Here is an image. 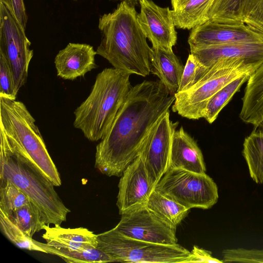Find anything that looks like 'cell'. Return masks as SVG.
<instances>
[{"instance_id": "27", "label": "cell", "mask_w": 263, "mask_h": 263, "mask_svg": "<svg viewBox=\"0 0 263 263\" xmlns=\"http://www.w3.org/2000/svg\"><path fill=\"white\" fill-rule=\"evenodd\" d=\"M6 215L30 238H32L35 233L43 230L46 224L40 212L31 202Z\"/></svg>"}, {"instance_id": "21", "label": "cell", "mask_w": 263, "mask_h": 263, "mask_svg": "<svg viewBox=\"0 0 263 263\" xmlns=\"http://www.w3.org/2000/svg\"><path fill=\"white\" fill-rule=\"evenodd\" d=\"M242 155L251 178L256 183H263V122L245 138Z\"/></svg>"}, {"instance_id": "26", "label": "cell", "mask_w": 263, "mask_h": 263, "mask_svg": "<svg viewBox=\"0 0 263 263\" xmlns=\"http://www.w3.org/2000/svg\"><path fill=\"white\" fill-rule=\"evenodd\" d=\"M251 74L238 78L222 88L209 100L205 107L203 118L211 124L217 118L222 108L228 103L241 85L248 81Z\"/></svg>"}, {"instance_id": "36", "label": "cell", "mask_w": 263, "mask_h": 263, "mask_svg": "<svg viewBox=\"0 0 263 263\" xmlns=\"http://www.w3.org/2000/svg\"><path fill=\"white\" fill-rule=\"evenodd\" d=\"M114 1H120L121 2H122V1H127L128 2H130V3L133 4L135 5H137L138 4H139V2L141 0H114Z\"/></svg>"}, {"instance_id": "28", "label": "cell", "mask_w": 263, "mask_h": 263, "mask_svg": "<svg viewBox=\"0 0 263 263\" xmlns=\"http://www.w3.org/2000/svg\"><path fill=\"white\" fill-rule=\"evenodd\" d=\"M51 254L61 257L67 262L71 263L117 262L115 258L98 247L72 251L58 250L52 247Z\"/></svg>"}, {"instance_id": "2", "label": "cell", "mask_w": 263, "mask_h": 263, "mask_svg": "<svg viewBox=\"0 0 263 263\" xmlns=\"http://www.w3.org/2000/svg\"><path fill=\"white\" fill-rule=\"evenodd\" d=\"M135 5L121 2L99 18L101 39L96 52L114 68L145 77L151 73V48L137 20Z\"/></svg>"}, {"instance_id": "10", "label": "cell", "mask_w": 263, "mask_h": 263, "mask_svg": "<svg viewBox=\"0 0 263 263\" xmlns=\"http://www.w3.org/2000/svg\"><path fill=\"white\" fill-rule=\"evenodd\" d=\"M121 216L114 229L125 236L154 243L178 244L176 227L161 218L146 205Z\"/></svg>"}, {"instance_id": "16", "label": "cell", "mask_w": 263, "mask_h": 263, "mask_svg": "<svg viewBox=\"0 0 263 263\" xmlns=\"http://www.w3.org/2000/svg\"><path fill=\"white\" fill-rule=\"evenodd\" d=\"M93 47L81 43H69L59 51L54 58L57 76L67 80H74L84 77L97 68Z\"/></svg>"}, {"instance_id": "25", "label": "cell", "mask_w": 263, "mask_h": 263, "mask_svg": "<svg viewBox=\"0 0 263 263\" xmlns=\"http://www.w3.org/2000/svg\"><path fill=\"white\" fill-rule=\"evenodd\" d=\"M245 0H214L208 12V21L223 24L243 23Z\"/></svg>"}, {"instance_id": "37", "label": "cell", "mask_w": 263, "mask_h": 263, "mask_svg": "<svg viewBox=\"0 0 263 263\" xmlns=\"http://www.w3.org/2000/svg\"><path fill=\"white\" fill-rule=\"evenodd\" d=\"M74 1H78V0H74Z\"/></svg>"}, {"instance_id": "20", "label": "cell", "mask_w": 263, "mask_h": 263, "mask_svg": "<svg viewBox=\"0 0 263 263\" xmlns=\"http://www.w3.org/2000/svg\"><path fill=\"white\" fill-rule=\"evenodd\" d=\"M242 100L240 118L257 127L263 122V63L249 77Z\"/></svg>"}, {"instance_id": "15", "label": "cell", "mask_w": 263, "mask_h": 263, "mask_svg": "<svg viewBox=\"0 0 263 263\" xmlns=\"http://www.w3.org/2000/svg\"><path fill=\"white\" fill-rule=\"evenodd\" d=\"M191 53L207 68L224 62L258 68L263 63V41L208 46L192 50Z\"/></svg>"}, {"instance_id": "19", "label": "cell", "mask_w": 263, "mask_h": 263, "mask_svg": "<svg viewBox=\"0 0 263 263\" xmlns=\"http://www.w3.org/2000/svg\"><path fill=\"white\" fill-rule=\"evenodd\" d=\"M151 73L156 76L171 95L177 92L184 67L173 50L151 48Z\"/></svg>"}, {"instance_id": "23", "label": "cell", "mask_w": 263, "mask_h": 263, "mask_svg": "<svg viewBox=\"0 0 263 263\" xmlns=\"http://www.w3.org/2000/svg\"><path fill=\"white\" fill-rule=\"evenodd\" d=\"M146 206L161 218L177 227L190 209L154 190Z\"/></svg>"}, {"instance_id": "3", "label": "cell", "mask_w": 263, "mask_h": 263, "mask_svg": "<svg viewBox=\"0 0 263 263\" xmlns=\"http://www.w3.org/2000/svg\"><path fill=\"white\" fill-rule=\"evenodd\" d=\"M131 74L107 68L97 75L89 95L74 111L73 126L88 140H101L108 132L132 87Z\"/></svg>"}, {"instance_id": "5", "label": "cell", "mask_w": 263, "mask_h": 263, "mask_svg": "<svg viewBox=\"0 0 263 263\" xmlns=\"http://www.w3.org/2000/svg\"><path fill=\"white\" fill-rule=\"evenodd\" d=\"M0 129L14 151L31 162L55 186L62 181L35 120L22 102L0 97Z\"/></svg>"}, {"instance_id": "6", "label": "cell", "mask_w": 263, "mask_h": 263, "mask_svg": "<svg viewBox=\"0 0 263 263\" xmlns=\"http://www.w3.org/2000/svg\"><path fill=\"white\" fill-rule=\"evenodd\" d=\"M257 68L239 63H219L190 89L175 94L172 109L182 117L193 120L203 118L209 100L219 90L235 79L252 74Z\"/></svg>"}, {"instance_id": "8", "label": "cell", "mask_w": 263, "mask_h": 263, "mask_svg": "<svg viewBox=\"0 0 263 263\" xmlns=\"http://www.w3.org/2000/svg\"><path fill=\"white\" fill-rule=\"evenodd\" d=\"M155 190L185 207L208 209L218 199V188L205 173L169 168Z\"/></svg>"}, {"instance_id": "1", "label": "cell", "mask_w": 263, "mask_h": 263, "mask_svg": "<svg viewBox=\"0 0 263 263\" xmlns=\"http://www.w3.org/2000/svg\"><path fill=\"white\" fill-rule=\"evenodd\" d=\"M160 81L132 86L105 136L96 146L95 167L108 176L121 177L140 154L151 130L174 102Z\"/></svg>"}, {"instance_id": "24", "label": "cell", "mask_w": 263, "mask_h": 263, "mask_svg": "<svg viewBox=\"0 0 263 263\" xmlns=\"http://www.w3.org/2000/svg\"><path fill=\"white\" fill-rule=\"evenodd\" d=\"M0 229L3 235L19 248L51 254V246L27 236L2 212H0Z\"/></svg>"}, {"instance_id": "31", "label": "cell", "mask_w": 263, "mask_h": 263, "mask_svg": "<svg viewBox=\"0 0 263 263\" xmlns=\"http://www.w3.org/2000/svg\"><path fill=\"white\" fill-rule=\"evenodd\" d=\"M242 20L243 23L263 35V0H245Z\"/></svg>"}, {"instance_id": "7", "label": "cell", "mask_w": 263, "mask_h": 263, "mask_svg": "<svg viewBox=\"0 0 263 263\" xmlns=\"http://www.w3.org/2000/svg\"><path fill=\"white\" fill-rule=\"evenodd\" d=\"M98 248L117 262L186 263L190 251L179 244L165 245L127 237L114 228L98 234Z\"/></svg>"}, {"instance_id": "13", "label": "cell", "mask_w": 263, "mask_h": 263, "mask_svg": "<svg viewBox=\"0 0 263 263\" xmlns=\"http://www.w3.org/2000/svg\"><path fill=\"white\" fill-rule=\"evenodd\" d=\"M263 41V35L245 23L228 24L208 21L192 29L188 39L190 50L237 43Z\"/></svg>"}, {"instance_id": "11", "label": "cell", "mask_w": 263, "mask_h": 263, "mask_svg": "<svg viewBox=\"0 0 263 263\" xmlns=\"http://www.w3.org/2000/svg\"><path fill=\"white\" fill-rule=\"evenodd\" d=\"M177 125L170 111L158 121L146 138L140 156L155 185L170 168L172 139Z\"/></svg>"}, {"instance_id": "4", "label": "cell", "mask_w": 263, "mask_h": 263, "mask_svg": "<svg viewBox=\"0 0 263 263\" xmlns=\"http://www.w3.org/2000/svg\"><path fill=\"white\" fill-rule=\"evenodd\" d=\"M0 179L17 186L40 212L46 224L61 225L70 210L54 189V185L31 162L14 151L0 130Z\"/></svg>"}, {"instance_id": "32", "label": "cell", "mask_w": 263, "mask_h": 263, "mask_svg": "<svg viewBox=\"0 0 263 263\" xmlns=\"http://www.w3.org/2000/svg\"><path fill=\"white\" fill-rule=\"evenodd\" d=\"M0 97L16 99L12 73L6 58L0 53Z\"/></svg>"}, {"instance_id": "33", "label": "cell", "mask_w": 263, "mask_h": 263, "mask_svg": "<svg viewBox=\"0 0 263 263\" xmlns=\"http://www.w3.org/2000/svg\"><path fill=\"white\" fill-rule=\"evenodd\" d=\"M25 30L27 15L23 0H0Z\"/></svg>"}, {"instance_id": "30", "label": "cell", "mask_w": 263, "mask_h": 263, "mask_svg": "<svg viewBox=\"0 0 263 263\" xmlns=\"http://www.w3.org/2000/svg\"><path fill=\"white\" fill-rule=\"evenodd\" d=\"M208 69L190 53L186 60L177 92L185 91L197 84L207 73ZM176 92V93H177Z\"/></svg>"}, {"instance_id": "14", "label": "cell", "mask_w": 263, "mask_h": 263, "mask_svg": "<svg viewBox=\"0 0 263 263\" xmlns=\"http://www.w3.org/2000/svg\"><path fill=\"white\" fill-rule=\"evenodd\" d=\"M139 5L138 22L152 47L172 50L177 39L173 11L168 7H160L151 0H141Z\"/></svg>"}, {"instance_id": "12", "label": "cell", "mask_w": 263, "mask_h": 263, "mask_svg": "<svg viewBox=\"0 0 263 263\" xmlns=\"http://www.w3.org/2000/svg\"><path fill=\"white\" fill-rule=\"evenodd\" d=\"M117 205L122 215L145 205L156 185L140 156L129 164L121 176Z\"/></svg>"}, {"instance_id": "34", "label": "cell", "mask_w": 263, "mask_h": 263, "mask_svg": "<svg viewBox=\"0 0 263 263\" xmlns=\"http://www.w3.org/2000/svg\"><path fill=\"white\" fill-rule=\"evenodd\" d=\"M187 262L221 263L223 261L213 257L211 252L199 248L197 246H194L186 260V263Z\"/></svg>"}, {"instance_id": "18", "label": "cell", "mask_w": 263, "mask_h": 263, "mask_svg": "<svg viewBox=\"0 0 263 263\" xmlns=\"http://www.w3.org/2000/svg\"><path fill=\"white\" fill-rule=\"evenodd\" d=\"M42 236L48 245L58 250L77 251L98 247V234L86 228H64L45 224Z\"/></svg>"}, {"instance_id": "17", "label": "cell", "mask_w": 263, "mask_h": 263, "mask_svg": "<svg viewBox=\"0 0 263 263\" xmlns=\"http://www.w3.org/2000/svg\"><path fill=\"white\" fill-rule=\"evenodd\" d=\"M205 173L202 152L196 142L181 126L175 129L172 139L170 168Z\"/></svg>"}, {"instance_id": "22", "label": "cell", "mask_w": 263, "mask_h": 263, "mask_svg": "<svg viewBox=\"0 0 263 263\" xmlns=\"http://www.w3.org/2000/svg\"><path fill=\"white\" fill-rule=\"evenodd\" d=\"M214 0H188L183 6L173 10L175 27L192 29L208 21V14Z\"/></svg>"}, {"instance_id": "9", "label": "cell", "mask_w": 263, "mask_h": 263, "mask_svg": "<svg viewBox=\"0 0 263 263\" xmlns=\"http://www.w3.org/2000/svg\"><path fill=\"white\" fill-rule=\"evenodd\" d=\"M25 30L7 7L0 3V53L6 59L14 80L16 95L27 81L33 55Z\"/></svg>"}, {"instance_id": "35", "label": "cell", "mask_w": 263, "mask_h": 263, "mask_svg": "<svg viewBox=\"0 0 263 263\" xmlns=\"http://www.w3.org/2000/svg\"><path fill=\"white\" fill-rule=\"evenodd\" d=\"M188 0H171L173 10H175L183 6Z\"/></svg>"}, {"instance_id": "29", "label": "cell", "mask_w": 263, "mask_h": 263, "mask_svg": "<svg viewBox=\"0 0 263 263\" xmlns=\"http://www.w3.org/2000/svg\"><path fill=\"white\" fill-rule=\"evenodd\" d=\"M30 202L27 196L7 179H0V211L9 215Z\"/></svg>"}]
</instances>
